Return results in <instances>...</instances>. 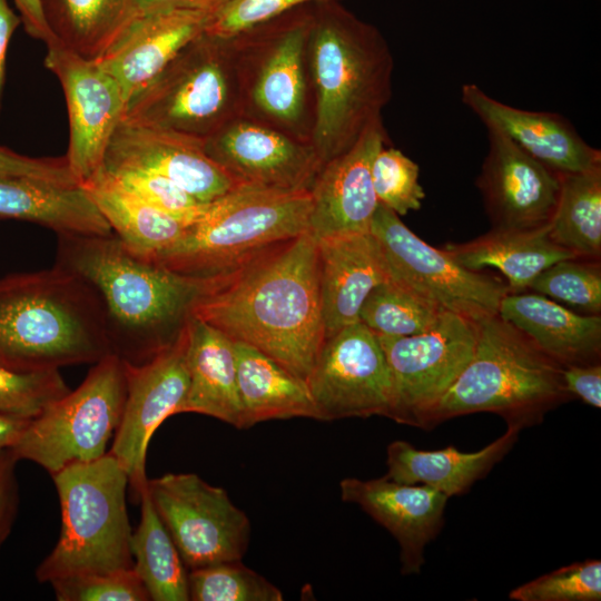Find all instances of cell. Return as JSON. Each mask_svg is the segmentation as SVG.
I'll return each mask as SVG.
<instances>
[{"label": "cell", "instance_id": "obj_1", "mask_svg": "<svg viewBox=\"0 0 601 601\" xmlns=\"http://www.w3.org/2000/svg\"><path fill=\"white\" fill-rule=\"evenodd\" d=\"M193 316L306 381L325 342L315 237L306 231L219 275Z\"/></svg>", "mask_w": 601, "mask_h": 601}, {"label": "cell", "instance_id": "obj_2", "mask_svg": "<svg viewBox=\"0 0 601 601\" xmlns=\"http://www.w3.org/2000/svg\"><path fill=\"white\" fill-rule=\"evenodd\" d=\"M55 265L96 289L110 354L128 365H141L171 346L218 277L174 272L134 254L114 233L58 235Z\"/></svg>", "mask_w": 601, "mask_h": 601}, {"label": "cell", "instance_id": "obj_3", "mask_svg": "<svg viewBox=\"0 0 601 601\" xmlns=\"http://www.w3.org/2000/svg\"><path fill=\"white\" fill-rule=\"evenodd\" d=\"M306 58L315 88L309 144L324 165L382 117L392 96L393 57L375 26L332 0L313 3Z\"/></svg>", "mask_w": 601, "mask_h": 601}, {"label": "cell", "instance_id": "obj_4", "mask_svg": "<svg viewBox=\"0 0 601 601\" xmlns=\"http://www.w3.org/2000/svg\"><path fill=\"white\" fill-rule=\"evenodd\" d=\"M108 354L105 308L85 279L56 265L0 278V362L59 370Z\"/></svg>", "mask_w": 601, "mask_h": 601}, {"label": "cell", "instance_id": "obj_5", "mask_svg": "<svg viewBox=\"0 0 601 601\" xmlns=\"http://www.w3.org/2000/svg\"><path fill=\"white\" fill-rule=\"evenodd\" d=\"M476 331L470 362L432 411L426 428L489 412L521 430L572 400L562 366L499 314L476 322Z\"/></svg>", "mask_w": 601, "mask_h": 601}, {"label": "cell", "instance_id": "obj_6", "mask_svg": "<svg viewBox=\"0 0 601 601\" xmlns=\"http://www.w3.org/2000/svg\"><path fill=\"white\" fill-rule=\"evenodd\" d=\"M311 210V190L238 186L207 203L180 238L149 260L188 276L224 275L308 231Z\"/></svg>", "mask_w": 601, "mask_h": 601}, {"label": "cell", "instance_id": "obj_7", "mask_svg": "<svg viewBox=\"0 0 601 601\" xmlns=\"http://www.w3.org/2000/svg\"><path fill=\"white\" fill-rule=\"evenodd\" d=\"M244 117L235 39L204 32L128 100L124 119L205 141Z\"/></svg>", "mask_w": 601, "mask_h": 601}, {"label": "cell", "instance_id": "obj_8", "mask_svg": "<svg viewBox=\"0 0 601 601\" xmlns=\"http://www.w3.org/2000/svg\"><path fill=\"white\" fill-rule=\"evenodd\" d=\"M51 476L60 502L61 531L37 568V580L50 583L73 574L134 569L126 508L129 479L119 461L106 453Z\"/></svg>", "mask_w": 601, "mask_h": 601}, {"label": "cell", "instance_id": "obj_9", "mask_svg": "<svg viewBox=\"0 0 601 601\" xmlns=\"http://www.w3.org/2000/svg\"><path fill=\"white\" fill-rule=\"evenodd\" d=\"M126 400L125 363L114 354L96 362L82 383L32 418L10 449L50 475L96 461L107 452Z\"/></svg>", "mask_w": 601, "mask_h": 601}, {"label": "cell", "instance_id": "obj_10", "mask_svg": "<svg viewBox=\"0 0 601 601\" xmlns=\"http://www.w3.org/2000/svg\"><path fill=\"white\" fill-rule=\"evenodd\" d=\"M313 3L292 9L235 39L246 117L309 142L304 129L305 60Z\"/></svg>", "mask_w": 601, "mask_h": 601}, {"label": "cell", "instance_id": "obj_11", "mask_svg": "<svg viewBox=\"0 0 601 601\" xmlns=\"http://www.w3.org/2000/svg\"><path fill=\"white\" fill-rule=\"evenodd\" d=\"M370 234L388 277L444 312L479 322L497 314L503 284L481 270L460 265L442 248L425 243L388 207L378 203Z\"/></svg>", "mask_w": 601, "mask_h": 601}, {"label": "cell", "instance_id": "obj_12", "mask_svg": "<svg viewBox=\"0 0 601 601\" xmlns=\"http://www.w3.org/2000/svg\"><path fill=\"white\" fill-rule=\"evenodd\" d=\"M146 490L189 571L247 552L249 519L223 487L195 473H167L148 479Z\"/></svg>", "mask_w": 601, "mask_h": 601}, {"label": "cell", "instance_id": "obj_13", "mask_svg": "<svg viewBox=\"0 0 601 601\" xmlns=\"http://www.w3.org/2000/svg\"><path fill=\"white\" fill-rule=\"evenodd\" d=\"M476 322L444 312L430 329L406 337H378L393 384L388 418L426 428L428 417L470 362Z\"/></svg>", "mask_w": 601, "mask_h": 601}, {"label": "cell", "instance_id": "obj_14", "mask_svg": "<svg viewBox=\"0 0 601 601\" xmlns=\"http://www.w3.org/2000/svg\"><path fill=\"white\" fill-rule=\"evenodd\" d=\"M306 383L319 421L390 415V367L378 337L359 321L325 339Z\"/></svg>", "mask_w": 601, "mask_h": 601}, {"label": "cell", "instance_id": "obj_15", "mask_svg": "<svg viewBox=\"0 0 601 601\" xmlns=\"http://www.w3.org/2000/svg\"><path fill=\"white\" fill-rule=\"evenodd\" d=\"M46 47L45 66L59 80L68 111L69 144L65 156L73 177L83 185L101 169L128 101L98 59L85 58L56 39Z\"/></svg>", "mask_w": 601, "mask_h": 601}, {"label": "cell", "instance_id": "obj_16", "mask_svg": "<svg viewBox=\"0 0 601 601\" xmlns=\"http://www.w3.org/2000/svg\"><path fill=\"white\" fill-rule=\"evenodd\" d=\"M188 324V323H187ZM187 325L177 341L141 365L125 364L126 400L111 453L138 496L146 489L147 451L161 423L178 414L188 388Z\"/></svg>", "mask_w": 601, "mask_h": 601}, {"label": "cell", "instance_id": "obj_17", "mask_svg": "<svg viewBox=\"0 0 601 601\" xmlns=\"http://www.w3.org/2000/svg\"><path fill=\"white\" fill-rule=\"evenodd\" d=\"M204 149L240 186L311 190L323 167L308 141L247 117L206 139Z\"/></svg>", "mask_w": 601, "mask_h": 601}, {"label": "cell", "instance_id": "obj_18", "mask_svg": "<svg viewBox=\"0 0 601 601\" xmlns=\"http://www.w3.org/2000/svg\"><path fill=\"white\" fill-rule=\"evenodd\" d=\"M487 152L475 181L491 228L533 230L549 226L559 199L561 177L486 127Z\"/></svg>", "mask_w": 601, "mask_h": 601}, {"label": "cell", "instance_id": "obj_19", "mask_svg": "<svg viewBox=\"0 0 601 601\" xmlns=\"http://www.w3.org/2000/svg\"><path fill=\"white\" fill-rule=\"evenodd\" d=\"M203 140L122 119L102 167H135L166 177L200 203H210L238 185L205 152Z\"/></svg>", "mask_w": 601, "mask_h": 601}, {"label": "cell", "instance_id": "obj_20", "mask_svg": "<svg viewBox=\"0 0 601 601\" xmlns=\"http://www.w3.org/2000/svg\"><path fill=\"white\" fill-rule=\"evenodd\" d=\"M386 144L388 137L383 118L378 117L349 149L323 165L311 188L308 231L315 239L370 233L378 205L372 165Z\"/></svg>", "mask_w": 601, "mask_h": 601}, {"label": "cell", "instance_id": "obj_21", "mask_svg": "<svg viewBox=\"0 0 601 601\" xmlns=\"http://www.w3.org/2000/svg\"><path fill=\"white\" fill-rule=\"evenodd\" d=\"M344 502L358 505L384 526L400 545L401 572L418 573L424 551L441 531L449 497L426 485L396 482L386 476L339 483Z\"/></svg>", "mask_w": 601, "mask_h": 601}, {"label": "cell", "instance_id": "obj_22", "mask_svg": "<svg viewBox=\"0 0 601 601\" xmlns=\"http://www.w3.org/2000/svg\"><path fill=\"white\" fill-rule=\"evenodd\" d=\"M223 7L139 14L98 60L118 81L128 101L183 48L204 33Z\"/></svg>", "mask_w": 601, "mask_h": 601}, {"label": "cell", "instance_id": "obj_23", "mask_svg": "<svg viewBox=\"0 0 601 601\" xmlns=\"http://www.w3.org/2000/svg\"><path fill=\"white\" fill-rule=\"evenodd\" d=\"M461 98L485 127L501 130L522 150L559 174L601 166L600 150L589 145L560 114L506 105L475 83L463 85Z\"/></svg>", "mask_w": 601, "mask_h": 601}, {"label": "cell", "instance_id": "obj_24", "mask_svg": "<svg viewBox=\"0 0 601 601\" xmlns=\"http://www.w3.org/2000/svg\"><path fill=\"white\" fill-rule=\"evenodd\" d=\"M325 339L359 321L370 292L388 279L378 246L370 233L316 239Z\"/></svg>", "mask_w": 601, "mask_h": 601}, {"label": "cell", "instance_id": "obj_25", "mask_svg": "<svg viewBox=\"0 0 601 601\" xmlns=\"http://www.w3.org/2000/svg\"><path fill=\"white\" fill-rule=\"evenodd\" d=\"M497 314L562 367L600 362V315L577 313L531 290L508 292Z\"/></svg>", "mask_w": 601, "mask_h": 601}, {"label": "cell", "instance_id": "obj_26", "mask_svg": "<svg viewBox=\"0 0 601 601\" xmlns=\"http://www.w3.org/2000/svg\"><path fill=\"white\" fill-rule=\"evenodd\" d=\"M187 332L188 388L178 414H204L242 428L234 342L195 316Z\"/></svg>", "mask_w": 601, "mask_h": 601}, {"label": "cell", "instance_id": "obj_27", "mask_svg": "<svg viewBox=\"0 0 601 601\" xmlns=\"http://www.w3.org/2000/svg\"><path fill=\"white\" fill-rule=\"evenodd\" d=\"M0 219L35 223L57 235L114 233L82 185L28 176H0Z\"/></svg>", "mask_w": 601, "mask_h": 601}, {"label": "cell", "instance_id": "obj_28", "mask_svg": "<svg viewBox=\"0 0 601 601\" xmlns=\"http://www.w3.org/2000/svg\"><path fill=\"white\" fill-rule=\"evenodd\" d=\"M519 432V427L508 425L500 437L476 452H462L452 445L425 451L397 440L387 446L385 476L401 483L426 485L447 497L460 495L508 454Z\"/></svg>", "mask_w": 601, "mask_h": 601}, {"label": "cell", "instance_id": "obj_29", "mask_svg": "<svg viewBox=\"0 0 601 601\" xmlns=\"http://www.w3.org/2000/svg\"><path fill=\"white\" fill-rule=\"evenodd\" d=\"M233 342L243 408L242 428L269 420L306 417L319 421L305 380L260 351Z\"/></svg>", "mask_w": 601, "mask_h": 601}, {"label": "cell", "instance_id": "obj_30", "mask_svg": "<svg viewBox=\"0 0 601 601\" xmlns=\"http://www.w3.org/2000/svg\"><path fill=\"white\" fill-rule=\"evenodd\" d=\"M548 228H491L472 240L446 244L442 249L469 269L497 268L508 278L509 292H525L543 269L558 260L574 258L551 240Z\"/></svg>", "mask_w": 601, "mask_h": 601}, {"label": "cell", "instance_id": "obj_31", "mask_svg": "<svg viewBox=\"0 0 601 601\" xmlns=\"http://www.w3.org/2000/svg\"><path fill=\"white\" fill-rule=\"evenodd\" d=\"M82 186L114 234L142 258L170 247L191 223L147 204L101 170Z\"/></svg>", "mask_w": 601, "mask_h": 601}, {"label": "cell", "instance_id": "obj_32", "mask_svg": "<svg viewBox=\"0 0 601 601\" xmlns=\"http://www.w3.org/2000/svg\"><path fill=\"white\" fill-rule=\"evenodd\" d=\"M53 38L88 59H100L136 18L135 0H41Z\"/></svg>", "mask_w": 601, "mask_h": 601}, {"label": "cell", "instance_id": "obj_33", "mask_svg": "<svg viewBox=\"0 0 601 601\" xmlns=\"http://www.w3.org/2000/svg\"><path fill=\"white\" fill-rule=\"evenodd\" d=\"M140 522L131 533L134 570L152 601H189L187 568L145 489Z\"/></svg>", "mask_w": 601, "mask_h": 601}, {"label": "cell", "instance_id": "obj_34", "mask_svg": "<svg viewBox=\"0 0 601 601\" xmlns=\"http://www.w3.org/2000/svg\"><path fill=\"white\" fill-rule=\"evenodd\" d=\"M560 195L549 224V236L574 257L599 260L601 166L580 173L560 174Z\"/></svg>", "mask_w": 601, "mask_h": 601}, {"label": "cell", "instance_id": "obj_35", "mask_svg": "<svg viewBox=\"0 0 601 601\" xmlns=\"http://www.w3.org/2000/svg\"><path fill=\"white\" fill-rule=\"evenodd\" d=\"M444 311L391 278L365 298L359 322L378 337H406L433 327Z\"/></svg>", "mask_w": 601, "mask_h": 601}, {"label": "cell", "instance_id": "obj_36", "mask_svg": "<svg viewBox=\"0 0 601 601\" xmlns=\"http://www.w3.org/2000/svg\"><path fill=\"white\" fill-rule=\"evenodd\" d=\"M543 295L577 313L600 315L601 267L598 259L565 258L543 269L530 284Z\"/></svg>", "mask_w": 601, "mask_h": 601}, {"label": "cell", "instance_id": "obj_37", "mask_svg": "<svg viewBox=\"0 0 601 601\" xmlns=\"http://www.w3.org/2000/svg\"><path fill=\"white\" fill-rule=\"evenodd\" d=\"M191 601H282V591L240 560L188 571Z\"/></svg>", "mask_w": 601, "mask_h": 601}, {"label": "cell", "instance_id": "obj_38", "mask_svg": "<svg viewBox=\"0 0 601 601\" xmlns=\"http://www.w3.org/2000/svg\"><path fill=\"white\" fill-rule=\"evenodd\" d=\"M69 391L59 370L21 371L0 362V413L32 420Z\"/></svg>", "mask_w": 601, "mask_h": 601}, {"label": "cell", "instance_id": "obj_39", "mask_svg": "<svg viewBox=\"0 0 601 601\" xmlns=\"http://www.w3.org/2000/svg\"><path fill=\"white\" fill-rule=\"evenodd\" d=\"M418 177V165L397 148L385 145L373 160L372 179L376 198L398 216L421 208L425 191Z\"/></svg>", "mask_w": 601, "mask_h": 601}, {"label": "cell", "instance_id": "obj_40", "mask_svg": "<svg viewBox=\"0 0 601 601\" xmlns=\"http://www.w3.org/2000/svg\"><path fill=\"white\" fill-rule=\"evenodd\" d=\"M515 601H599L601 562L584 560L531 580L509 593Z\"/></svg>", "mask_w": 601, "mask_h": 601}, {"label": "cell", "instance_id": "obj_41", "mask_svg": "<svg viewBox=\"0 0 601 601\" xmlns=\"http://www.w3.org/2000/svg\"><path fill=\"white\" fill-rule=\"evenodd\" d=\"M58 601H149L134 569L68 575L50 582Z\"/></svg>", "mask_w": 601, "mask_h": 601}, {"label": "cell", "instance_id": "obj_42", "mask_svg": "<svg viewBox=\"0 0 601 601\" xmlns=\"http://www.w3.org/2000/svg\"><path fill=\"white\" fill-rule=\"evenodd\" d=\"M122 188L147 204L193 221L206 204L198 201L164 176L135 167H101Z\"/></svg>", "mask_w": 601, "mask_h": 601}, {"label": "cell", "instance_id": "obj_43", "mask_svg": "<svg viewBox=\"0 0 601 601\" xmlns=\"http://www.w3.org/2000/svg\"><path fill=\"white\" fill-rule=\"evenodd\" d=\"M323 1L332 0H229L205 32L220 38H233L292 9Z\"/></svg>", "mask_w": 601, "mask_h": 601}, {"label": "cell", "instance_id": "obj_44", "mask_svg": "<svg viewBox=\"0 0 601 601\" xmlns=\"http://www.w3.org/2000/svg\"><path fill=\"white\" fill-rule=\"evenodd\" d=\"M0 176H28L61 185H80L66 156L29 157L0 146Z\"/></svg>", "mask_w": 601, "mask_h": 601}, {"label": "cell", "instance_id": "obj_45", "mask_svg": "<svg viewBox=\"0 0 601 601\" xmlns=\"http://www.w3.org/2000/svg\"><path fill=\"white\" fill-rule=\"evenodd\" d=\"M562 378L572 398L578 397L592 407H601L600 362L564 366Z\"/></svg>", "mask_w": 601, "mask_h": 601}, {"label": "cell", "instance_id": "obj_46", "mask_svg": "<svg viewBox=\"0 0 601 601\" xmlns=\"http://www.w3.org/2000/svg\"><path fill=\"white\" fill-rule=\"evenodd\" d=\"M16 457L10 450L0 453V546L10 532L18 504Z\"/></svg>", "mask_w": 601, "mask_h": 601}, {"label": "cell", "instance_id": "obj_47", "mask_svg": "<svg viewBox=\"0 0 601 601\" xmlns=\"http://www.w3.org/2000/svg\"><path fill=\"white\" fill-rule=\"evenodd\" d=\"M26 32L45 45L53 38L45 19L41 0H13Z\"/></svg>", "mask_w": 601, "mask_h": 601}, {"label": "cell", "instance_id": "obj_48", "mask_svg": "<svg viewBox=\"0 0 601 601\" xmlns=\"http://www.w3.org/2000/svg\"><path fill=\"white\" fill-rule=\"evenodd\" d=\"M20 23V16L11 8L9 0H0V116L6 83V60L8 46L11 37Z\"/></svg>", "mask_w": 601, "mask_h": 601}, {"label": "cell", "instance_id": "obj_49", "mask_svg": "<svg viewBox=\"0 0 601 601\" xmlns=\"http://www.w3.org/2000/svg\"><path fill=\"white\" fill-rule=\"evenodd\" d=\"M228 1L229 0H135V11L137 17L157 10L223 7Z\"/></svg>", "mask_w": 601, "mask_h": 601}, {"label": "cell", "instance_id": "obj_50", "mask_svg": "<svg viewBox=\"0 0 601 601\" xmlns=\"http://www.w3.org/2000/svg\"><path fill=\"white\" fill-rule=\"evenodd\" d=\"M31 420L0 413V453L10 450Z\"/></svg>", "mask_w": 601, "mask_h": 601}]
</instances>
